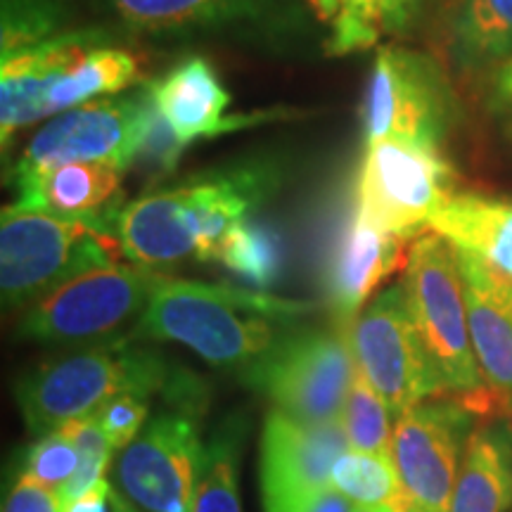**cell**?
<instances>
[{"instance_id": "1", "label": "cell", "mask_w": 512, "mask_h": 512, "mask_svg": "<svg viewBox=\"0 0 512 512\" xmlns=\"http://www.w3.org/2000/svg\"><path fill=\"white\" fill-rule=\"evenodd\" d=\"M311 311L309 302L164 275L131 335L178 342L211 366L247 368Z\"/></svg>"}, {"instance_id": "2", "label": "cell", "mask_w": 512, "mask_h": 512, "mask_svg": "<svg viewBox=\"0 0 512 512\" xmlns=\"http://www.w3.org/2000/svg\"><path fill=\"white\" fill-rule=\"evenodd\" d=\"M133 335L102 339L41 363L17 382L15 394L24 422L36 437L60 430L69 420L93 415L117 394L166 392L174 382L164 358L138 347Z\"/></svg>"}, {"instance_id": "3", "label": "cell", "mask_w": 512, "mask_h": 512, "mask_svg": "<svg viewBox=\"0 0 512 512\" xmlns=\"http://www.w3.org/2000/svg\"><path fill=\"white\" fill-rule=\"evenodd\" d=\"M124 256L110 219H67L8 204L0 216V290L5 309H29L55 287Z\"/></svg>"}, {"instance_id": "4", "label": "cell", "mask_w": 512, "mask_h": 512, "mask_svg": "<svg viewBox=\"0 0 512 512\" xmlns=\"http://www.w3.org/2000/svg\"><path fill=\"white\" fill-rule=\"evenodd\" d=\"M403 268L406 275L401 285L415 328L446 392L460 396L456 401L465 403L470 411H484L479 396L486 394V382L472 347L456 247L439 233L422 235L413 242Z\"/></svg>"}, {"instance_id": "5", "label": "cell", "mask_w": 512, "mask_h": 512, "mask_svg": "<svg viewBox=\"0 0 512 512\" xmlns=\"http://www.w3.org/2000/svg\"><path fill=\"white\" fill-rule=\"evenodd\" d=\"M354 373L349 325H299L242 368V382L266 394L278 411L306 422H330L342 418Z\"/></svg>"}, {"instance_id": "6", "label": "cell", "mask_w": 512, "mask_h": 512, "mask_svg": "<svg viewBox=\"0 0 512 512\" xmlns=\"http://www.w3.org/2000/svg\"><path fill=\"white\" fill-rule=\"evenodd\" d=\"M162 280L164 273L140 264L93 268L24 309L19 335L41 344L98 342L140 318Z\"/></svg>"}, {"instance_id": "7", "label": "cell", "mask_w": 512, "mask_h": 512, "mask_svg": "<svg viewBox=\"0 0 512 512\" xmlns=\"http://www.w3.org/2000/svg\"><path fill=\"white\" fill-rule=\"evenodd\" d=\"M356 368L373 384L394 418L425 399L444 396L446 384L427 354L408 306L403 285H394L370 302L349 325Z\"/></svg>"}, {"instance_id": "8", "label": "cell", "mask_w": 512, "mask_h": 512, "mask_svg": "<svg viewBox=\"0 0 512 512\" xmlns=\"http://www.w3.org/2000/svg\"><path fill=\"white\" fill-rule=\"evenodd\" d=\"M453 117L451 86L432 57L399 46L377 50L363 110L366 145L396 138L441 150Z\"/></svg>"}, {"instance_id": "9", "label": "cell", "mask_w": 512, "mask_h": 512, "mask_svg": "<svg viewBox=\"0 0 512 512\" xmlns=\"http://www.w3.org/2000/svg\"><path fill=\"white\" fill-rule=\"evenodd\" d=\"M453 169L441 150L384 138L366 145L356 211L375 226L411 240L451 200Z\"/></svg>"}, {"instance_id": "10", "label": "cell", "mask_w": 512, "mask_h": 512, "mask_svg": "<svg viewBox=\"0 0 512 512\" xmlns=\"http://www.w3.org/2000/svg\"><path fill=\"white\" fill-rule=\"evenodd\" d=\"M150 83L119 98L91 100L48 121L17 159L10 181L64 162H107L128 169L138 159L152 110Z\"/></svg>"}, {"instance_id": "11", "label": "cell", "mask_w": 512, "mask_h": 512, "mask_svg": "<svg viewBox=\"0 0 512 512\" xmlns=\"http://www.w3.org/2000/svg\"><path fill=\"white\" fill-rule=\"evenodd\" d=\"M349 439L342 420L306 422L268 413L261 432L259 484L264 512H309L332 486V467Z\"/></svg>"}, {"instance_id": "12", "label": "cell", "mask_w": 512, "mask_h": 512, "mask_svg": "<svg viewBox=\"0 0 512 512\" xmlns=\"http://www.w3.org/2000/svg\"><path fill=\"white\" fill-rule=\"evenodd\" d=\"M470 430L472 411L456 399L420 403L401 415L394 463L408 512H448Z\"/></svg>"}, {"instance_id": "13", "label": "cell", "mask_w": 512, "mask_h": 512, "mask_svg": "<svg viewBox=\"0 0 512 512\" xmlns=\"http://www.w3.org/2000/svg\"><path fill=\"white\" fill-rule=\"evenodd\" d=\"M202 456L192 411L157 413L121 453L119 482L145 512H192Z\"/></svg>"}, {"instance_id": "14", "label": "cell", "mask_w": 512, "mask_h": 512, "mask_svg": "<svg viewBox=\"0 0 512 512\" xmlns=\"http://www.w3.org/2000/svg\"><path fill=\"white\" fill-rule=\"evenodd\" d=\"M112 38L105 29L62 31L50 41L3 57L0 67V140H10L34 121L50 117V93L95 48Z\"/></svg>"}, {"instance_id": "15", "label": "cell", "mask_w": 512, "mask_h": 512, "mask_svg": "<svg viewBox=\"0 0 512 512\" xmlns=\"http://www.w3.org/2000/svg\"><path fill=\"white\" fill-rule=\"evenodd\" d=\"M456 256L479 370L498 399L512 401V283L467 249Z\"/></svg>"}, {"instance_id": "16", "label": "cell", "mask_w": 512, "mask_h": 512, "mask_svg": "<svg viewBox=\"0 0 512 512\" xmlns=\"http://www.w3.org/2000/svg\"><path fill=\"white\" fill-rule=\"evenodd\" d=\"M275 185V169L264 164L216 171L178 185L185 223L197 245V259L216 261V252L228 230L266 202Z\"/></svg>"}, {"instance_id": "17", "label": "cell", "mask_w": 512, "mask_h": 512, "mask_svg": "<svg viewBox=\"0 0 512 512\" xmlns=\"http://www.w3.org/2000/svg\"><path fill=\"white\" fill-rule=\"evenodd\" d=\"M406 238L389 233L361 214L344 228L328 266V294L335 323L351 325L382 280L406 266Z\"/></svg>"}, {"instance_id": "18", "label": "cell", "mask_w": 512, "mask_h": 512, "mask_svg": "<svg viewBox=\"0 0 512 512\" xmlns=\"http://www.w3.org/2000/svg\"><path fill=\"white\" fill-rule=\"evenodd\" d=\"M150 91L159 112L185 145L278 117V114L264 112L252 114V117L249 114L228 117L230 93L204 57H190L171 69L164 79L150 81Z\"/></svg>"}, {"instance_id": "19", "label": "cell", "mask_w": 512, "mask_h": 512, "mask_svg": "<svg viewBox=\"0 0 512 512\" xmlns=\"http://www.w3.org/2000/svg\"><path fill=\"white\" fill-rule=\"evenodd\" d=\"M131 29L188 31L273 27L287 15V0H107Z\"/></svg>"}, {"instance_id": "20", "label": "cell", "mask_w": 512, "mask_h": 512, "mask_svg": "<svg viewBox=\"0 0 512 512\" xmlns=\"http://www.w3.org/2000/svg\"><path fill=\"white\" fill-rule=\"evenodd\" d=\"M117 230L124 256L133 264L162 268L195 256L197 245L185 223L178 185L171 190H155L126 204L119 211Z\"/></svg>"}, {"instance_id": "21", "label": "cell", "mask_w": 512, "mask_h": 512, "mask_svg": "<svg viewBox=\"0 0 512 512\" xmlns=\"http://www.w3.org/2000/svg\"><path fill=\"white\" fill-rule=\"evenodd\" d=\"M121 174L124 169L107 162H64L12 185L22 207L67 219H91L102 216L100 211L119 195Z\"/></svg>"}, {"instance_id": "22", "label": "cell", "mask_w": 512, "mask_h": 512, "mask_svg": "<svg viewBox=\"0 0 512 512\" xmlns=\"http://www.w3.org/2000/svg\"><path fill=\"white\" fill-rule=\"evenodd\" d=\"M453 247L467 249L512 283V200L453 195L430 219Z\"/></svg>"}, {"instance_id": "23", "label": "cell", "mask_w": 512, "mask_h": 512, "mask_svg": "<svg viewBox=\"0 0 512 512\" xmlns=\"http://www.w3.org/2000/svg\"><path fill=\"white\" fill-rule=\"evenodd\" d=\"M512 505V430L508 422L477 427L467 441L448 512H508Z\"/></svg>"}, {"instance_id": "24", "label": "cell", "mask_w": 512, "mask_h": 512, "mask_svg": "<svg viewBox=\"0 0 512 512\" xmlns=\"http://www.w3.org/2000/svg\"><path fill=\"white\" fill-rule=\"evenodd\" d=\"M453 53L467 72L501 67L512 57V0H465L453 22Z\"/></svg>"}, {"instance_id": "25", "label": "cell", "mask_w": 512, "mask_h": 512, "mask_svg": "<svg viewBox=\"0 0 512 512\" xmlns=\"http://www.w3.org/2000/svg\"><path fill=\"white\" fill-rule=\"evenodd\" d=\"M140 81L138 57L112 43L88 53L50 93V114L86 105L100 95H114Z\"/></svg>"}, {"instance_id": "26", "label": "cell", "mask_w": 512, "mask_h": 512, "mask_svg": "<svg viewBox=\"0 0 512 512\" xmlns=\"http://www.w3.org/2000/svg\"><path fill=\"white\" fill-rule=\"evenodd\" d=\"M216 261L233 271L247 285L273 287L285 271V245L280 233L266 223L242 219L221 240Z\"/></svg>"}, {"instance_id": "27", "label": "cell", "mask_w": 512, "mask_h": 512, "mask_svg": "<svg viewBox=\"0 0 512 512\" xmlns=\"http://www.w3.org/2000/svg\"><path fill=\"white\" fill-rule=\"evenodd\" d=\"M332 486L351 498L354 505L408 512L406 491L392 460L349 448L332 467Z\"/></svg>"}, {"instance_id": "28", "label": "cell", "mask_w": 512, "mask_h": 512, "mask_svg": "<svg viewBox=\"0 0 512 512\" xmlns=\"http://www.w3.org/2000/svg\"><path fill=\"white\" fill-rule=\"evenodd\" d=\"M392 411L375 387L356 368L351 380L347 401L342 408V427L347 432L349 446L354 451L380 456L394 463V432H392Z\"/></svg>"}, {"instance_id": "29", "label": "cell", "mask_w": 512, "mask_h": 512, "mask_svg": "<svg viewBox=\"0 0 512 512\" xmlns=\"http://www.w3.org/2000/svg\"><path fill=\"white\" fill-rule=\"evenodd\" d=\"M67 10L62 0H3L0 46L3 57L17 55L62 34Z\"/></svg>"}, {"instance_id": "30", "label": "cell", "mask_w": 512, "mask_h": 512, "mask_svg": "<svg viewBox=\"0 0 512 512\" xmlns=\"http://www.w3.org/2000/svg\"><path fill=\"white\" fill-rule=\"evenodd\" d=\"M235 477H238L235 439L216 434L209 446H204L192 512H242Z\"/></svg>"}, {"instance_id": "31", "label": "cell", "mask_w": 512, "mask_h": 512, "mask_svg": "<svg viewBox=\"0 0 512 512\" xmlns=\"http://www.w3.org/2000/svg\"><path fill=\"white\" fill-rule=\"evenodd\" d=\"M76 470H79V451L64 430L43 434L24 453L22 475L36 479L55 494L74 477Z\"/></svg>"}, {"instance_id": "32", "label": "cell", "mask_w": 512, "mask_h": 512, "mask_svg": "<svg viewBox=\"0 0 512 512\" xmlns=\"http://www.w3.org/2000/svg\"><path fill=\"white\" fill-rule=\"evenodd\" d=\"M380 12L377 0H342V8L332 22V41L328 46L330 55L361 53L375 46L380 36Z\"/></svg>"}, {"instance_id": "33", "label": "cell", "mask_w": 512, "mask_h": 512, "mask_svg": "<svg viewBox=\"0 0 512 512\" xmlns=\"http://www.w3.org/2000/svg\"><path fill=\"white\" fill-rule=\"evenodd\" d=\"M147 415H150V403L147 396L140 394H117L110 401H105L93 418L98 420L102 432L112 441L117 451L131 444L138 437L140 430L147 425Z\"/></svg>"}, {"instance_id": "34", "label": "cell", "mask_w": 512, "mask_h": 512, "mask_svg": "<svg viewBox=\"0 0 512 512\" xmlns=\"http://www.w3.org/2000/svg\"><path fill=\"white\" fill-rule=\"evenodd\" d=\"M155 100V98H152ZM185 145L181 138L176 136V131L171 128L169 121L162 112H159L157 102H152L150 119H147V128L143 136V145H140L136 162L143 164L145 171H150L152 176H166L174 174L178 162H181Z\"/></svg>"}, {"instance_id": "35", "label": "cell", "mask_w": 512, "mask_h": 512, "mask_svg": "<svg viewBox=\"0 0 512 512\" xmlns=\"http://www.w3.org/2000/svg\"><path fill=\"white\" fill-rule=\"evenodd\" d=\"M3 512H60V501L48 486L22 475L5 498Z\"/></svg>"}, {"instance_id": "36", "label": "cell", "mask_w": 512, "mask_h": 512, "mask_svg": "<svg viewBox=\"0 0 512 512\" xmlns=\"http://www.w3.org/2000/svg\"><path fill=\"white\" fill-rule=\"evenodd\" d=\"M489 112L494 114L505 136L512 138V57H508L491 76Z\"/></svg>"}, {"instance_id": "37", "label": "cell", "mask_w": 512, "mask_h": 512, "mask_svg": "<svg viewBox=\"0 0 512 512\" xmlns=\"http://www.w3.org/2000/svg\"><path fill=\"white\" fill-rule=\"evenodd\" d=\"M126 503L128 501H124V498L112 489V484L107 482V479H102V482L95 484L88 494L60 505V512H121Z\"/></svg>"}, {"instance_id": "38", "label": "cell", "mask_w": 512, "mask_h": 512, "mask_svg": "<svg viewBox=\"0 0 512 512\" xmlns=\"http://www.w3.org/2000/svg\"><path fill=\"white\" fill-rule=\"evenodd\" d=\"M425 0H377V12H380V27L389 34H401L413 24L420 15Z\"/></svg>"}, {"instance_id": "39", "label": "cell", "mask_w": 512, "mask_h": 512, "mask_svg": "<svg viewBox=\"0 0 512 512\" xmlns=\"http://www.w3.org/2000/svg\"><path fill=\"white\" fill-rule=\"evenodd\" d=\"M309 512H354V503L342 491L330 489Z\"/></svg>"}, {"instance_id": "40", "label": "cell", "mask_w": 512, "mask_h": 512, "mask_svg": "<svg viewBox=\"0 0 512 512\" xmlns=\"http://www.w3.org/2000/svg\"><path fill=\"white\" fill-rule=\"evenodd\" d=\"M311 3L320 15V19H332V22H335L339 15V8H342V0H311Z\"/></svg>"}, {"instance_id": "41", "label": "cell", "mask_w": 512, "mask_h": 512, "mask_svg": "<svg viewBox=\"0 0 512 512\" xmlns=\"http://www.w3.org/2000/svg\"><path fill=\"white\" fill-rule=\"evenodd\" d=\"M354 512H389L382 508H366V505H354Z\"/></svg>"}, {"instance_id": "42", "label": "cell", "mask_w": 512, "mask_h": 512, "mask_svg": "<svg viewBox=\"0 0 512 512\" xmlns=\"http://www.w3.org/2000/svg\"><path fill=\"white\" fill-rule=\"evenodd\" d=\"M121 512H136V510H133V505H131V503H126V505H124V510H121Z\"/></svg>"}]
</instances>
